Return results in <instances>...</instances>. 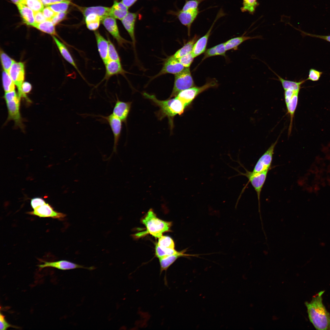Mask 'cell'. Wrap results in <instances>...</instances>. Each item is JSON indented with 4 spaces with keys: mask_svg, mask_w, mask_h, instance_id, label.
Wrapping results in <instances>:
<instances>
[{
    "mask_svg": "<svg viewBox=\"0 0 330 330\" xmlns=\"http://www.w3.org/2000/svg\"><path fill=\"white\" fill-rule=\"evenodd\" d=\"M71 3V1L68 0L53 4L47 6L56 13L67 12Z\"/></svg>",
    "mask_w": 330,
    "mask_h": 330,
    "instance_id": "obj_35",
    "label": "cell"
},
{
    "mask_svg": "<svg viewBox=\"0 0 330 330\" xmlns=\"http://www.w3.org/2000/svg\"><path fill=\"white\" fill-rule=\"evenodd\" d=\"M218 86L215 79L208 81L201 86H194L180 92L175 97L180 100L186 107L189 105L194 98L200 93L207 89Z\"/></svg>",
    "mask_w": 330,
    "mask_h": 330,
    "instance_id": "obj_6",
    "label": "cell"
},
{
    "mask_svg": "<svg viewBox=\"0 0 330 330\" xmlns=\"http://www.w3.org/2000/svg\"><path fill=\"white\" fill-rule=\"evenodd\" d=\"M225 14L222 10H220L218 13L213 24L207 33L204 36L197 40L195 42L191 52L194 58L205 52L208 39L215 23L219 18L224 16Z\"/></svg>",
    "mask_w": 330,
    "mask_h": 330,
    "instance_id": "obj_11",
    "label": "cell"
},
{
    "mask_svg": "<svg viewBox=\"0 0 330 330\" xmlns=\"http://www.w3.org/2000/svg\"><path fill=\"white\" fill-rule=\"evenodd\" d=\"M107 40L108 42V60L120 61V58L114 45L108 37H107Z\"/></svg>",
    "mask_w": 330,
    "mask_h": 330,
    "instance_id": "obj_38",
    "label": "cell"
},
{
    "mask_svg": "<svg viewBox=\"0 0 330 330\" xmlns=\"http://www.w3.org/2000/svg\"><path fill=\"white\" fill-rule=\"evenodd\" d=\"M137 0H122L121 2L127 7L129 8L133 5Z\"/></svg>",
    "mask_w": 330,
    "mask_h": 330,
    "instance_id": "obj_53",
    "label": "cell"
},
{
    "mask_svg": "<svg viewBox=\"0 0 330 330\" xmlns=\"http://www.w3.org/2000/svg\"><path fill=\"white\" fill-rule=\"evenodd\" d=\"M53 38L63 58L71 64L82 76L74 60L66 46L55 36H53Z\"/></svg>",
    "mask_w": 330,
    "mask_h": 330,
    "instance_id": "obj_25",
    "label": "cell"
},
{
    "mask_svg": "<svg viewBox=\"0 0 330 330\" xmlns=\"http://www.w3.org/2000/svg\"><path fill=\"white\" fill-rule=\"evenodd\" d=\"M66 14L67 12L57 13L51 21L55 25L64 20L66 17Z\"/></svg>",
    "mask_w": 330,
    "mask_h": 330,
    "instance_id": "obj_46",
    "label": "cell"
},
{
    "mask_svg": "<svg viewBox=\"0 0 330 330\" xmlns=\"http://www.w3.org/2000/svg\"><path fill=\"white\" fill-rule=\"evenodd\" d=\"M322 73V72L313 68L310 69L309 71L308 78L306 80H309L313 81H317L319 79Z\"/></svg>",
    "mask_w": 330,
    "mask_h": 330,
    "instance_id": "obj_43",
    "label": "cell"
},
{
    "mask_svg": "<svg viewBox=\"0 0 330 330\" xmlns=\"http://www.w3.org/2000/svg\"><path fill=\"white\" fill-rule=\"evenodd\" d=\"M42 12L46 20L50 21L57 13L48 6L44 8Z\"/></svg>",
    "mask_w": 330,
    "mask_h": 330,
    "instance_id": "obj_44",
    "label": "cell"
},
{
    "mask_svg": "<svg viewBox=\"0 0 330 330\" xmlns=\"http://www.w3.org/2000/svg\"><path fill=\"white\" fill-rule=\"evenodd\" d=\"M101 23L119 46H123L124 44L130 43L120 35L116 19L110 16H107L101 20Z\"/></svg>",
    "mask_w": 330,
    "mask_h": 330,
    "instance_id": "obj_9",
    "label": "cell"
},
{
    "mask_svg": "<svg viewBox=\"0 0 330 330\" xmlns=\"http://www.w3.org/2000/svg\"><path fill=\"white\" fill-rule=\"evenodd\" d=\"M34 13L35 23H41L47 20L42 11L34 12Z\"/></svg>",
    "mask_w": 330,
    "mask_h": 330,
    "instance_id": "obj_49",
    "label": "cell"
},
{
    "mask_svg": "<svg viewBox=\"0 0 330 330\" xmlns=\"http://www.w3.org/2000/svg\"><path fill=\"white\" fill-rule=\"evenodd\" d=\"M217 55L225 56L226 50L224 43L220 44L216 46Z\"/></svg>",
    "mask_w": 330,
    "mask_h": 330,
    "instance_id": "obj_50",
    "label": "cell"
},
{
    "mask_svg": "<svg viewBox=\"0 0 330 330\" xmlns=\"http://www.w3.org/2000/svg\"><path fill=\"white\" fill-rule=\"evenodd\" d=\"M141 222L146 228V231L142 234L136 235L138 237L149 234L156 238H159L163 233L170 231L171 222L163 220L157 217L152 209H150L142 218Z\"/></svg>",
    "mask_w": 330,
    "mask_h": 330,
    "instance_id": "obj_3",
    "label": "cell"
},
{
    "mask_svg": "<svg viewBox=\"0 0 330 330\" xmlns=\"http://www.w3.org/2000/svg\"><path fill=\"white\" fill-rule=\"evenodd\" d=\"M5 316L1 312L0 314V330H6L8 328L10 327L13 328H17L9 324L6 321L5 318Z\"/></svg>",
    "mask_w": 330,
    "mask_h": 330,
    "instance_id": "obj_47",
    "label": "cell"
},
{
    "mask_svg": "<svg viewBox=\"0 0 330 330\" xmlns=\"http://www.w3.org/2000/svg\"><path fill=\"white\" fill-rule=\"evenodd\" d=\"M156 244L162 248L174 249L175 245L173 239L170 237L162 236L159 238Z\"/></svg>",
    "mask_w": 330,
    "mask_h": 330,
    "instance_id": "obj_34",
    "label": "cell"
},
{
    "mask_svg": "<svg viewBox=\"0 0 330 330\" xmlns=\"http://www.w3.org/2000/svg\"><path fill=\"white\" fill-rule=\"evenodd\" d=\"M67 0H50L51 4Z\"/></svg>",
    "mask_w": 330,
    "mask_h": 330,
    "instance_id": "obj_55",
    "label": "cell"
},
{
    "mask_svg": "<svg viewBox=\"0 0 330 330\" xmlns=\"http://www.w3.org/2000/svg\"><path fill=\"white\" fill-rule=\"evenodd\" d=\"M325 159H326V160H330V155H329L328 154L325 157Z\"/></svg>",
    "mask_w": 330,
    "mask_h": 330,
    "instance_id": "obj_56",
    "label": "cell"
},
{
    "mask_svg": "<svg viewBox=\"0 0 330 330\" xmlns=\"http://www.w3.org/2000/svg\"><path fill=\"white\" fill-rule=\"evenodd\" d=\"M239 172L238 174L235 176L239 175H243L246 177L249 181L251 184L255 191L258 200V210L260 214V218L261 222L262 223L261 215L260 212V196L262 187L266 181L267 173L269 170H266L260 173H254L251 171H249L245 169L246 172L245 173H241L237 169L231 167Z\"/></svg>",
    "mask_w": 330,
    "mask_h": 330,
    "instance_id": "obj_7",
    "label": "cell"
},
{
    "mask_svg": "<svg viewBox=\"0 0 330 330\" xmlns=\"http://www.w3.org/2000/svg\"><path fill=\"white\" fill-rule=\"evenodd\" d=\"M97 47L100 57L105 64L108 60V42L100 33L96 30L94 31Z\"/></svg>",
    "mask_w": 330,
    "mask_h": 330,
    "instance_id": "obj_21",
    "label": "cell"
},
{
    "mask_svg": "<svg viewBox=\"0 0 330 330\" xmlns=\"http://www.w3.org/2000/svg\"><path fill=\"white\" fill-rule=\"evenodd\" d=\"M26 5L33 12L42 11L44 8L41 0H26Z\"/></svg>",
    "mask_w": 330,
    "mask_h": 330,
    "instance_id": "obj_39",
    "label": "cell"
},
{
    "mask_svg": "<svg viewBox=\"0 0 330 330\" xmlns=\"http://www.w3.org/2000/svg\"><path fill=\"white\" fill-rule=\"evenodd\" d=\"M2 82L5 92L15 90V84L8 72L4 70L2 72Z\"/></svg>",
    "mask_w": 330,
    "mask_h": 330,
    "instance_id": "obj_32",
    "label": "cell"
},
{
    "mask_svg": "<svg viewBox=\"0 0 330 330\" xmlns=\"http://www.w3.org/2000/svg\"><path fill=\"white\" fill-rule=\"evenodd\" d=\"M258 5L257 0H243V6L241 8V10L242 12H248L253 14Z\"/></svg>",
    "mask_w": 330,
    "mask_h": 330,
    "instance_id": "obj_33",
    "label": "cell"
},
{
    "mask_svg": "<svg viewBox=\"0 0 330 330\" xmlns=\"http://www.w3.org/2000/svg\"><path fill=\"white\" fill-rule=\"evenodd\" d=\"M299 92H295L289 102L286 105L288 113L290 116V122L288 130V136L290 135L291 133L294 114L298 103Z\"/></svg>",
    "mask_w": 330,
    "mask_h": 330,
    "instance_id": "obj_26",
    "label": "cell"
},
{
    "mask_svg": "<svg viewBox=\"0 0 330 330\" xmlns=\"http://www.w3.org/2000/svg\"><path fill=\"white\" fill-rule=\"evenodd\" d=\"M46 203L44 200L39 197L33 198L31 201V205L33 210Z\"/></svg>",
    "mask_w": 330,
    "mask_h": 330,
    "instance_id": "obj_45",
    "label": "cell"
},
{
    "mask_svg": "<svg viewBox=\"0 0 330 330\" xmlns=\"http://www.w3.org/2000/svg\"><path fill=\"white\" fill-rule=\"evenodd\" d=\"M76 7L82 13L84 18L88 14L94 13L99 16L101 20L109 16L110 7L102 6L83 7L75 5Z\"/></svg>",
    "mask_w": 330,
    "mask_h": 330,
    "instance_id": "obj_18",
    "label": "cell"
},
{
    "mask_svg": "<svg viewBox=\"0 0 330 330\" xmlns=\"http://www.w3.org/2000/svg\"><path fill=\"white\" fill-rule=\"evenodd\" d=\"M274 73L278 77V80L280 82L284 90L291 89L296 91H299L301 85L306 81L305 80L297 82L287 80L283 79L274 72Z\"/></svg>",
    "mask_w": 330,
    "mask_h": 330,
    "instance_id": "obj_31",
    "label": "cell"
},
{
    "mask_svg": "<svg viewBox=\"0 0 330 330\" xmlns=\"http://www.w3.org/2000/svg\"><path fill=\"white\" fill-rule=\"evenodd\" d=\"M100 117L107 120L111 127L114 136L113 151L115 152L121 134L122 121L112 113L107 116H100Z\"/></svg>",
    "mask_w": 330,
    "mask_h": 330,
    "instance_id": "obj_13",
    "label": "cell"
},
{
    "mask_svg": "<svg viewBox=\"0 0 330 330\" xmlns=\"http://www.w3.org/2000/svg\"><path fill=\"white\" fill-rule=\"evenodd\" d=\"M321 291L314 296L310 302L305 303L310 322L317 330H330V314L322 302Z\"/></svg>",
    "mask_w": 330,
    "mask_h": 330,
    "instance_id": "obj_1",
    "label": "cell"
},
{
    "mask_svg": "<svg viewBox=\"0 0 330 330\" xmlns=\"http://www.w3.org/2000/svg\"><path fill=\"white\" fill-rule=\"evenodd\" d=\"M155 251L156 255L159 259L175 254L178 251L174 249L162 248L156 244L155 245Z\"/></svg>",
    "mask_w": 330,
    "mask_h": 330,
    "instance_id": "obj_37",
    "label": "cell"
},
{
    "mask_svg": "<svg viewBox=\"0 0 330 330\" xmlns=\"http://www.w3.org/2000/svg\"><path fill=\"white\" fill-rule=\"evenodd\" d=\"M32 89V86L29 82H24L21 86L20 98L23 97L27 100V101L30 100L27 96L26 94L29 93Z\"/></svg>",
    "mask_w": 330,
    "mask_h": 330,
    "instance_id": "obj_42",
    "label": "cell"
},
{
    "mask_svg": "<svg viewBox=\"0 0 330 330\" xmlns=\"http://www.w3.org/2000/svg\"><path fill=\"white\" fill-rule=\"evenodd\" d=\"M105 64V73L104 80L108 79L114 75H124L127 73L123 68L120 61L108 60Z\"/></svg>",
    "mask_w": 330,
    "mask_h": 330,
    "instance_id": "obj_22",
    "label": "cell"
},
{
    "mask_svg": "<svg viewBox=\"0 0 330 330\" xmlns=\"http://www.w3.org/2000/svg\"><path fill=\"white\" fill-rule=\"evenodd\" d=\"M0 59L4 70L8 72L15 61L10 57L1 49L0 50Z\"/></svg>",
    "mask_w": 330,
    "mask_h": 330,
    "instance_id": "obj_36",
    "label": "cell"
},
{
    "mask_svg": "<svg viewBox=\"0 0 330 330\" xmlns=\"http://www.w3.org/2000/svg\"><path fill=\"white\" fill-rule=\"evenodd\" d=\"M199 12L198 8L185 11L181 10L178 13V17L181 23L187 28L189 36L190 34L191 25Z\"/></svg>",
    "mask_w": 330,
    "mask_h": 330,
    "instance_id": "obj_17",
    "label": "cell"
},
{
    "mask_svg": "<svg viewBox=\"0 0 330 330\" xmlns=\"http://www.w3.org/2000/svg\"><path fill=\"white\" fill-rule=\"evenodd\" d=\"M29 214L40 217H50L59 219H62L66 216L64 213L54 210L50 204L46 203L34 209Z\"/></svg>",
    "mask_w": 330,
    "mask_h": 330,
    "instance_id": "obj_14",
    "label": "cell"
},
{
    "mask_svg": "<svg viewBox=\"0 0 330 330\" xmlns=\"http://www.w3.org/2000/svg\"><path fill=\"white\" fill-rule=\"evenodd\" d=\"M16 6L24 22L32 26L35 23L33 11L26 5L19 4Z\"/></svg>",
    "mask_w": 330,
    "mask_h": 330,
    "instance_id": "obj_24",
    "label": "cell"
},
{
    "mask_svg": "<svg viewBox=\"0 0 330 330\" xmlns=\"http://www.w3.org/2000/svg\"><path fill=\"white\" fill-rule=\"evenodd\" d=\"M43 262L44 263V264L38 266L39 268L42 269L46 267H52L62 270L83 268L90 270H94L96 268L94 266L86 267L65 260H61L53 262L43 261Z\"/></svg>",
    "mask_w": 330,
    "mask_h": 330,
    "instance_id": "obj_12",
    "label": "cell"
},
{
    "mask_svg": "<svg viewBox=\"0 0 330 330\" xmlns=\"http://www.w3.org/2000/svg\"><path fill=\"white\" fill-rule=\"evenodd\" d=\"M284 98L286 105L291 100L295 93L297 92L291 89L284 90Z\"/></svg>",
    "mask_w": 330,
    "mask_h": 330,
    "instance_id": "obj_48",
    "label": "cell"
},
{
    "mask_svg": "<svg viewBox=\"0 0 330 330\" xmlns=\"http://www.w3.org/2000/svg\"><path fill=\"white\" fill-rule=\"evenodd\" d=\"M185 68L177 59L171 56L165 61L161 70L153 78L166 74L175 75L181 72Z\"/></svg>",
    "mask_w": 330,
    "mask_h": 330,
    "instance_id": "obj_15",
    "label": "cell"
},
{
    "mask_svg": "<svg viewBox=\"0 0 330 330\" xmlns=\"http://www.w3.org/2000/svg\"></svg>",
    "mask_w": 330,
    "mask_h": 330,
    "instance_id": "obj_57",
    "label": "cell"
},
{
    "mask_svg": "<svg viewBox=\"0 0 330 330\" xmlns=\"http://www.w3.org/2000/svg\"><path fill=\"white\" fill-rule=\"evenodd\" d=\"M195 86L189 67L175 75L173 89L169 98L175 97L181 91Z\"/></svg>",
    "mask_w": 330,
    "mask_h": 330,
    "instance_id": "obj_5",
    "label": "cell"
},
{
    "mask_svg": "<svg viewBox=\"0 0 330 330\" xmlns=\"http://www.w3.org/2000/svg\"><path fill=\"white\" fill-rule=\"evenodd\" d=\"M138 14L137 13L129 12L121 20L124 28L130 35L134 46L136 40L135 36V25Z\"/></svg>",
    "mask_w": 330,
    "mask_h": 330,
    "instance_id": "obj_20",
    "label": "cell"
},
{
    "mask_svg": "<svg viewBox=\"0 0 330 330\" xmlns=\"http://www.w3.org/2000/svg\"><path fill=\"white\" fill-rule=\"evenodd\" d=\"M143 96L147 99L150 100L159 108L157 115L160 119L167 117L171 127L173 126L174 117L176 115H180L183 114L186 107L179 99L176 97L169 98L165 100L158 99L154 95L146 93L143 94Z\"/></svg>",
    "mask_w": 330,
    "mask_h": 330,
    "instance_id": "obj_2",
    "label": "cell"
},
{
    "mask_svg": "<svg viewBox=\"0 0 330 330\" xmlns=\"http://www.w3.org/2000/svg\"><path fill=\"white\" fill-rule=\"evenodd\" d=\"M4 97L8 112L7 120H13L15 125L22 129L23 125L20 112V98L18 94L15 90L5 92Z\"/></svg>",
    "mask_w": 330,
    "mask_h": 330,
    "instance_id": "obj_4",
    "label": "cell"
},
{
    "mask_svg": "<svg viewBox=\"0 0 330 330\" xmlns=\"http://www.w3.org/2000/svg\"><path fill=\"white\" fill-rule=\"evenodd\" d=\"M217 55L215 46L208 49L205 52L202 61L207 58Z\"/></svg>",
    "mask_w": 330,
    "mask_h": 330,
    "instance_id": "obj_51",
    "label": "cell"
},
{
    "mask_svg": "<svg viewBox=\"0 0 330 330\" xmlns=\"http://www.w3.org/2000/svg\"><path fill=\"white\" fill-rule=\"evenodd\" d=\"M112 114L126 123L131 108V102H124L119 100L117 96Z\"/></svg>",
    "mask_w": 330,
    "mask_h": 330,
    "instance_id": "obj_16",
    "label": "cell"
},
{
    "mask_svg": "<svg viewBox=\"0 0 330 330\" xmlns=\"http://www.w3.org/2000/svg\"><path fill=\"white\" fill-rule=\"evenodd\" d=\"M84 18L86 26L89 30L94 31L97 30L101 22V18L99 16L92 13L87 15Z\"/></svg>",
    "mask_w": 330,
    "mask_h": 330,
    "instance_id": "obj_29",
    "label": "cell"
},
{
    "mask_svg": "<svg viewBox=\"0 0 330 330\" xmlns=\"http://www.w3.org/2000/svg\"><path fill=\"white\" fill-rule=\"evenodd\" d=\"M194 58L192 53H190L177 60L185 68H189L193 61Z\"/></svg>",
    "mask_w": 330,
    "mask_h": 330,
    "instance_id": "obj_41",
    "label": "cell"
},
{
    "mask_svg": "<svg viewBox=\"0 0 330 330\" xmlns=\"http://www.w3.org/2000/svg\"><path fill=\"white\" fill-rule=\"evenodd\" d=\"M8 73L17 86L18 95L20 98L21 85L25 78V69L24 64L20 62L15 61L10 68Z\"/></svg>",
    "mask_w": 330,
    "mask_h": 330,
    "instance_id": "obj_10",
    "label": "cell"
},
{
    "mask_svg": "<svg viewBox=\"0 0 330 330\" xmlns=\"http://www.w3.org/2000/svg\"><path fill=\"white\" fill-rule=\"evenodd\" d=\"M186 249L181 251H178L175 254L167 256L164 258L159 259V261L160 266V272L162 273L163 271H166L169 267L173 264L178 258L183 256H194L198 257L200 255L189 254H185Z\"/></svg>",
    "mask_w": 330,
    "mask_h": 330,
    "instance_id": "obj_19",
    "label": "cell"
},
{
    "mask_svg": "<svg viewBox=\"0 0 330 330\" xmlns=\"http://www.w3.org/2000/svg\"><path fill=\"white\" fill-rule=\"evenodd\" d=\"M205 0H189L186 1L182 10L183 11L198 9L200 4Z\"/></svg>",
    "mask_w": 330,
    "mask_h": 330,
    "instance_id": "obj_40",
    "label": "cell"
},
{
    "mask_svg": "<svg viewBox=\"0 0 330 330\" xmlns=\"http://www.w3.org/2000/svg\"><path fill=\"white\" fill-rule=\"evenodd\" d=\"M301 31L303 33V34L304 35H307L313 37L320 38L326 40V41L330 42V35H315L314 34L308 33L301 31Z\"/></svg>",
    "mask_w": 330,
    "mask_h": 330,
    "instance_id": "obj_52",
    "label": "cell"
},
{
    "mask_svg": "<svg viewBox=\"0 0 330 330\" xmlns=\"http://www.w3.org/2000/svg\"><path fill=\"white\" fill-rule=\"evenodd\" d=\"M278 139L262 155L256 163L252 172L260 173L266 170H269L271 167L274 148L276 145Z\"/></svg>",
    "mask_w": 330,
    "mask_h": 330,
    "instance_id": "obj_8",
    "label": "cell"
},
{
    "mask_svg": "<svg viewBox=\"0 0 330 330\" xmlns=\"http://www.w3.org/2000/svg\"><path fill=\"white\" fill-rule=\"evenodd\" d=\"M16 5L19 4L26 5V0H10Z\"/></svg>",
    "mask_w": 330,
    "mask_h": 330,
    "instance_id": "obj_54",
    "label": "cell"
},
{
    "mask_svg": "<svg viewBox=\"0 0 330 330\" xmlns=\"http://www.w3.org/2000/svg\"><path fill=\"white\" fill-rule=\"evenodd\" d=\"M32 27L44 32L52 35H56L55 25L49 20L41 23H35Z\"/></svg>",
    "mask_w": 330,
    "mask_h": 330,
    "instance_id": "obj_30",
    "label": "cell"
},
{
    "mask_svg": "<svg viewBox=\"0 0 330 330\" xmlns=\"http://www.w3.org/2000/svg\"><path fill=\"white\" fill-rule=\"evenodd\" d=\"M244 34L242 36L235 37L231 39L224 42L226 50H228L233 49H237L238 46L244 41L248 40L260 38L259 36L250 37L245 36Z\"/></svg>",
    "mask_w": 330,
    "mask_h": 330,
    "instance_id": "obj_28",
    "label": "cell"
},
{
    "mask_svg": "<svg viewBox=\"0 0 330 330\" xmlns=\"http://www.w3.org/2000/svg\"><path fill=\"white\" fill-rule=\"evenodd\" d=\"M128 9L121 2L114 0L110 7L109 16L121 20L129 13Z\"/></svg>",
    "mask_w": 330,
    "mask_h": 330,
    "instance_id": "obj_23",
    "label": "cell"
},
{
    "mask_svg": "<svg viewBox=\"0 0 330 330\" xmlns=\"http://www.w3.org/2000/svg\"><path fill=\"white\" fill-rule=\"evenodd\" d=\"M198 38L199 37L197 35H195L193 38L188 41L182 47L177 50L172 56L175 59H178L191 53L194 45Z\"/></svg>",
    "mask_w": 330,
    "mask_h": 330,
    "instance_id": "obj_27",
    "label": "cell"
}]
</instances>
